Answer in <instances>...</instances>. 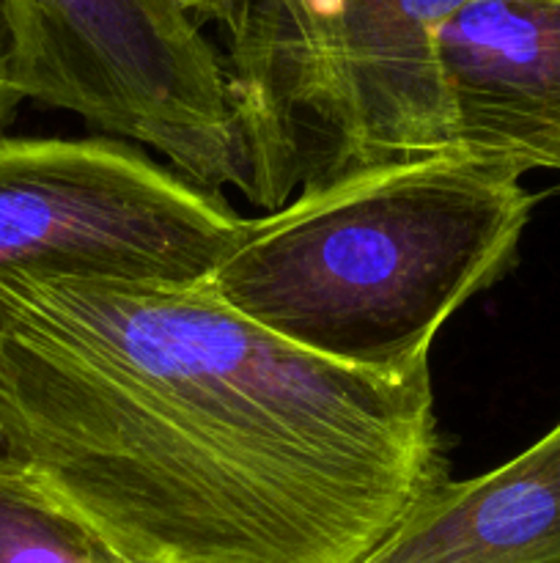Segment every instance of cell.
Here are the masks:
<instances>
[{
    "mask_svg": "<svg viewBox=\"0 0 560 563\" xmlns=\"http://www.w3.org/2000/svg\"><path fill=\"white\" fill-rule=\"evenodd\" d=\"M0 456L135 563H360L448 482L432 372L377 377L195 284L0 273Z\"/></svg>",
    "mask_w": 560,
    "mask_h": 563,
    "instance_id": "cell-1",
    "label": "cell"
},
{
    "mask_svg": "<svg viewBox=\"0 0 560 563\" xmlns=\"http://www.w3.org/2000/svg\"><path fill=\"white\" fill-rule=\"evenodd\" d=\"M522 176L443 154L311 187L250 218L209 284L278 339L355 372H428L439 328L516 258Z\"/></svg>",
    "mask_w": 560,
    "mask_h": 563,
    "instance_id": "cell-2",
    "label": "cell"
},
{
    "mask_svg": "<svg viewBox=\"0 0 560 563\" xmlns=\"http://www.w3.org/2000/svg\"><path fill=\"white\" fill-rule=\"evenodd\" d=\"M20 99L165 154L201 190L247 196L225 55L170 0H0Z\"/></svg>",
    "mask_w": 560,
    "mask_h": 563,
    "instance_id": "cell-3",
    "label": "cell"
},
{
    "mask_svg": "<svg viewBox=\"0 0 560 563\" xmlns=\"http://www.w3.org/2000/svg\"><path fill=\"white\" fill-rule=\"evenodd\" d=\"M250 218L108 137L0 135V273L22 264L195 284Z\"/></svg>",
    "mask_w": 560,
    "mask_h": 563,
    "instance_id": "cell-4",
    "label": "cell"
},
{
    "mask_svg": "<svg viewBox=\"0 0 560 563\" xmlns=\"http://www.w3.org/2000/svg\"><path fill=\"white\" fill-rule=\"evenodd\" d=\"M461 157L560 170V0H423Z\"/></svg>",
    "mask_w": 560,
    "mask_h": 563,
    "instance_id": "cell-5",
    "label": "cell"
},
{
    "mask_svg": "<svg viewBox=\"0 0 560 563\" xmlns=\"http://www.w3.org/2000/svg\"><path fill=\"white\" fill-rule=\"evenodd\" d=\"M360 563H560V421L505 465L439 484Z\"/></svg>",
    "mask_w": 560,
    "mask_h": 563,
    "instance_id": "cell-6",
    "label": "cell"
},
{
    "mask_svg": "<svg viewBox=\"0 0 560 563\" xmlns=\"http://www.w3.org/2000/svg\"><path fill=\"white\" fill-rule=\"evenodd\" d=\"M0 563H135L60 504L31 471L0 456Z\"/></svg>",
    "mask_w": 560,
    "mask_h": 563,
    "instance_id": "cell-7",
    "label": "cell"
},
{
    "mask_svg": "<svg viewBox=\"0 0 560 563\" xmlns=\"http://www.w3.org/2000/svg\"><path fill=\"white\" fill-rule=\"evenodd\" d=\"M20 93L14 91L11 82V47H9V27H5L3 5H0V126L14 115L16 104H20Z\"/></svg>",
    "mask_w": 560,
    "mask_h": 563,
    "instance_id": "cell-8",
    "label": "cell"
},
{
    "mask_svg": "<svg viewBox=\"0 0 560 563\" xmlns=\"http://www.w3.org/2000/svg\"><path fill=\"white\" fill-rule=\"evenodd\" d=\"M170 3L179 5L181 11H187V14H190L198 25H201V22H209V20H214L223 25V22L228 20V16L234 14L242 3H247V0H170Z\"/></svg>",
    "mask_w": 560,
    "mask_h": 563,
    "instance_id": "cell-9",
    "label": "cell"
}]
</instances>
